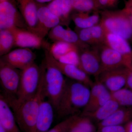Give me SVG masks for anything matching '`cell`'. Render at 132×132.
I'll return each instance as SVG.
<instances>
[{"label": "cell", "instance_id": "obj_28", "mask_svg": "<svg viewBox=\"0 0 132 132\" xmlns=\"http://www.w3.org/2000/svg\"><path fill=\"white\" fill-rule=\"evenodd\" d=\"M111 94L112 98L117 102L120 106H132V90L127 88H123L111 93Z\"/></svg>", "mask_w": 132, "mask_h": 132}, {"label": "cell", "instance_id": "obj_3", "mask_svg": "<svg viewBox=\"0 0 132 132\" xmlns=\"http://www.w3.org/2000/svg\"><path fill=\"white\" fill-rule=\"evenodd\" d=\"M43 62L45 68L46 98L56 110L65 87L67 81L64 75L53 62L51 54L48 49L45 51V59Z\"/></svg>", "mask_w": 132, "mask_h": 132}, {"label": "cell", "instance_id": "obj_19", "mask_svg": "<svg viewBox=\"0 0 132 132\" xmlns=\"http://www.w3.org/2000/svg\"><path fill=\"white\" fill-rule=\"evenodd\" d=\"M0 125L8 132H20L14 113L2 94L0 95Z\"/></svg>", "mask_w": 132, "mask_h": 132}, {"label": "cell", "instance_id": "obj_25", "mask_svg": "<svg viewBox=\"0 0 132 132\" xmlns=\"http://www.w3.org/2000/svg\"><path fill=\"white\" fill-rule=\"evenodd\" d=\"M47 49L52 56L57 60L71 51L79 50L75 45L61 41L53 42Z\"/></svg>", "mask_w": 132, "mask_h": 132}, {"label": "cell", "instance_id": "obj_13", "mask_svg": "<svg viewBox=\"0 0 132 132\" xmlns=\"http://www.w3.org/2000/svg\"><path fill=\"white\" fill-rule=\"evenodd\" d=\"M43 4L38 3V25L36 34L44 39L52 29L61 24L60 19L50 11L47 5Z\"/></svg>", "mask_w": 132, "mask_h": 132}, {"label": "cell", "instance_id": "obj_17", "mask_svg": "<svg viewBox=\"0 0 132 132\" xmlns=\"http://www.w3.org/2000/svg\"><path fill=\"white\" fill-rule=\"evenodd\" d=\"M99 49L101 62V73L125 67L122 56L115 50L105 45L100 46Z\"/></svg>", "mask_w": 132, "mask_h": 132}, {"label": "cell", "instance_id": "obj_29", "mask_svg": "<svg viewBox=\"0 0 132 132\" xmlns=\"http://www.w3.org/2000/svg\"><path fill=\"white\" fill-rule=\"evenodd\" d=\"M111 93L107 89L92 104L87 105L83 109L82 114L92 112L100 108L112 98Z\"/></svg>", "mask_w": 132, "mask_h": 132}, {"label": "cell", "instance_id": "obj_26", "mask_svg": "<svg viewBox=\"0 0 132 132\" xmlns=\"http://www.w3.org/2000/svg\"><path fill=\"white\" fill-rule=\"evenodd\" d=\"M15 47L13 34L11 29L0 30V56H3Z\"/></svg>", "mask_w": 132, "mask_h": 132}, {"label": "cell", "instance_id": "obj_33", "mask_svg": "<svg viewBox=\"0 0 132 132\" xmlns=\"http://www.w3.org/2000/svg\"><path fill=\"white\" fill-rule=\"evenodd\" d=\"M96 132H125V130L122 125L108 126L98 127Z\"/></svg>", "mask_w": 132, "mask_h": 132}, {"label": "cell", "instance_id": "obj_21", "mask_svg": "<svg viewBox=\"0 0 132 132\" xmlns=\"http://www.w3.org/2000/svg\"><path fill=\"white\" fill-rule=\"evenodd\" d=\"M132 118V109L120 106L110 116L98 123V127L108 126H119L126 123Z\"/></svg>", "mask_w": 132, "mask_h": 132}, {"label": "cell", "instance_id": "obj_23", "mask_svg": "<svg viewBox=\"0 0 132 132\" xmlns=\"http://www.w3.org/2000/svg\"><path fill=\"white\" fill-rule=\"evenodd\" d=\"M120 107L118 102L112 98L97 110L82 115L87 116L92 120H93L99 123L108 118Z\"/></svg>", "mask_w": 132, "mask_h": 132}, {"label": "cell", "instance_id": "obj_5", "mask_svg": "<svg viewBox=\"0 0 132 132\" xmlns=\"http://www.w3.org/2000/svg\"><path fill=\"white\" fill-rule=\"evenodd\" d=\"M42 68L35 63L21 70L20 80L16 98L6 100L10 106L20 104L34 95L39 88Z\"/></svg>", "mask_w": 132, "mask_h": 132}, {"label": "cell", "instance_id": "obj_1", "mask_svg": "<svg viewBox=\"0 0 132 132\" xmlns=\"http://www.w3.org/2000/svg\"><path fill=\"white\" fill-rule=\"evenodd\" d=\"M41 78L35 94L20 104L10 106L19 128L23 132H31L35 124L42 101L46 98L45 92V68L42 65Z\"/></svg>", "mask_w": 132, "mask_h": 132}, {"label": "cell", "instance_id": "obj_6", "mask_svg": "<svg viewBox=\"0 0 132 132\" xmlns=\"http://www.w3.org/2000/svg\"><path fill=\"white\" fill-rule=\"evenodd\" d=\"M21 70L15 68L0 59V83L6 98H16L19 90Z\"/></svg>", "mask_w": 132, "mask_h": 132}, {"label": "cell", "instance_id": "obj_32", "mask_svg": "<svg viewBox=\"0 0 132 132\" xmlns=\"http://www.w3.org/2000/svg\"><path fill=\"white\" fill-rule=\"evenodd\" d=\"M76 115L70 116L69 118L60 122L52 129H50L47 132H67Z\"/></svg>", "mask_w": 132, "mask_h": 132}, {"label": "cell", "instance_id": "obj_8", "mask_svg": "<svg viewBox=\"0 0 132 132\" xmlns=\"http://www.w3.org/2000/svg\"><path fill=\"white\" fill-rule=\"evenodd\" d=\"M80 68L88 75L97 78L101 73L99 46H92L80 50Z\"/></svg>", "mask_w": 132, "mask_h": 132}, {"label": "cell", "instance_id": "obj_10", "mask_svg": "<svg viewBox=\"0 0 132 132\" xmlns=\"http://www.w3.org/2000/svg\"><path fill=\"white\" fill-rule=\"evenodd\" d=\"M128 68L123 67L102 72L96 79L100 81L111 93L116 92L126 86Z\"/></svg>", "mask_w": 132, "mask_h": 132}, {"label": "cell", "instance_id": "obj_40", "mask_svg": "<svg viewBox=\"0 0 132 132\" xmlns=\"http://www.w3.org/2000/svg\"><path fill=\"white\" fill-rule=\"evenodd\" d=\"M0 132H8L6 131L2 126L0 125Z\"/></svg>", "mask_w": 132, "mask_h": 132}, {"label": "cell", "instance_id": "obj_37", "mask_svg": "<svg viewBox=\"0 0 132 132\" xmlns=\"http://www.w3.org/2000/svg\"><path fill=\"white\" fill-rule=\"evenodd\" d=\"M132 7V0H128L125 4V8L129 9Z\"/></svg>", "mask_w": 132, "mask_h": 132}, {"label": "cell", "instance_id": "obj_31", "mask_svg": "<svg viewBox=\"0 0 132 132\" xmlns=\"http://www.w3.org/2000/svg\"><path fill=\"white\" fill-rule=\"evenodd\" d=\"M57 60L66 64H73L80 68L79 50L71 51Z\"/></svg>", "mask_w": 132, "mask_h": 132}, {"label": "cell", "instance_id": "obj_36", "mask_svg": "<svg viewBox=\"0 0 132 132\" xmlns=\"http://www.w3.org/2000/svg\"><path fill=\"white\" fill-rule=\"evenodd\" d=\"M125 132H132V121H130L124 126Z\"/></svg>", "mask_w": 132, "mask_h": 132}, {"label": "cell", "instance_id": "obj_15", "mask_svg": "<svg viewBox=\"0 0 132 132\" xmlns=\"http://www.w3.org/2000/svg\"><path fill=\"white\" fill-rule=\"evenodd\" d=\"M48 36L53 42L61 41L71 43L77 46L79 50L90 47L80 40L75 31L71 30L68 27L65 28L61 25H58L52 29Z\"/></svg>", "mask_w": 132, "mask_h": 132}, {"label": "cell", "instance_id": "obj_9", "mask_svg": "<svg viewBox=\"0 0 132 132\" xmlns=\"http://www.w3.org/2000/svg\"><path fill=\"white\" fill-rule=\"evenodd\" d=\"M36 55L31 49L19 48L1 57V59L15 68L23 70L35 63Z\"/></svg>", "mask_w": 132, "mask_h": 132}, {"label": "cell", "instance_id": "obj_27", "mask_svg": "<svg viewBox=\"0 0 132 132\" xmlns=\"http://www.w3.org/2000/svg\"><path fill=\"white\" fill-rule=\"evenodd\" d=\"M73 10L77 12L91 13L100 11L98 0H71Z\"/></svg>", "mask_w": 132, "mask_h": 132}, {"label": "cell", "instance_id": "obj_41", "mask_svg": "<svg viewBox=\"0 0 132 132\" xmlns=\"http://www.w3.org/2000/svg\"><path fill=\"white\" fill-rule=\"evenodd\" d=\"M7 1V0H0V2H3L6 1Z\"/></svg>", "mask_w": 132, "mask_h": 132}, {"label": "cell", "instance_id": "obj_2", "mask_svg": "<svg viewBox=\"0 0 132 132\" xmlns=\"http://www.w3.org/2000/svg\"><path fill=\"white\" fill-rule=\"evenodd\" d=\"M89 88L87 85L76 81H67L55 110L59 117L76 115L80 109L85 108L89 101Z\"/></svg>", "mask_w": 132, "mask_h": 132}, {"label": "cell", "instance_id": "obj_38", "mask_svg": "<svg viewBox=\"0 0 132 132\" xmlns=\"http://www.w3.org/2000/svg\"><path fill=\"white\" fill-rule=\"evenodd\" d=\"M37 3L39 4H44L46 3L50 2L52 0H35Z\"/></svg>", "mask_w": 132, "mask_h": 132}, {"label": "cell", "instance_id": "obj_18", "mask_svg": "<svg viewBox=\"0 0 132 132\" xmlns=\"http://www.w3.org/2000/svg\"><path fill=\"white\" fill-rule=\"evenodd\" d=\"M53 62L64 75L72 80L83 83L91 87L93 84L90 76L78 66L63 63L56 60L51 54Z\"/></svg>", "mask_w": 132, "mask_h": 132}, {"label": "cell", "instance_id": "obj_12", "mask_svg": "<svg viewBox=\"0 0 132 132\" xmlns=\"http://www.w3.org/2000/svg\"><path fill=\"white\" fill-rule=\"evenodd\" d=\"M11 29L14 35L15 47L39 49L45 44L43 38L27 29L14 28Z\"/></svg>", "mask_w": 132, "mask_h": 132}, {"label": "cell", "instance_id": "obj_4", "mask_svg": "<svg viewBox=\"0 0 132 132\" xmlns=\"http://www.w3.org/2000/svg\"><path fill=\"white\" fill-rule=\"evenodd\" d=\"M100 23L107 32L118 35L128 40L132 39V27L127 9L100 11Z\"/></svg>", "mask_w": 132, "mask_h": 132}, {"label": "cell", "instance_id": "obj_7", "mask_svg": "<svg viewBox=\"0 0 132 132\" xmlns=\"http://www.w3.org/2000/svg\"><path fill=\"white\" fill-rule=\"evenodd\" d=\"M14 28L28 29L16 5L11 0L0 2V30Z\"/></svg>", "mask_w": 132, "mask_h": 132}, {"label": "cell", "instance_id": "obj_35", "mask_svg": "<svg viewBox=\"0 0 132 132\" xmlns=\"http://www.w3.org/2000/svg\"><path fill=\"white\" fill-rule=\"evenodd\" d=\"M126 86L132 90V69L128 68Z\"/></svg>", "mask_w": 132, "mask_h": 132}, {"label": "cell", "instance_id": "obj_16", "mask_svg": "<svg viewBox=\"0 0 132 132\" xmlns=\"http://www.w3.org/2000/svg\"><path fill=\"white\" fill-rule=\"evenodd\" d=\"M54 108L45 99L41 104L35 124L31 132H47L53 121Z\"/></svg>", "mask_w": 132, "mask_h": 132}, {"label": "cell", "instance_id": "obj_11", "mask_svg": "<svg viewBox=\"0 0 132 132\" xmlns=\"http://www.w3.org/2000/svg\"><path fill=\"white\" fill-rule=\"evenodd\" d=\"M104 45L119 53L123 58L125 67L132 69V49L128 40L118 35L106 32Z\"/></svg>", "mask_w": 132, "mask_h": 132}, {"label": "cell", "instance_id": "obj_39", "mask_svg": "<svg viewBox=\"0 0 132 132\" xmlns=\"http://www.w3.org/2000/svg\"><path fill=\"white\" fill-rule=\"evenodd\" d=\"M127 9L129 14V19H130V22L132 27V10L130 9Z\"/></svg>", "mask_w": 132, "mask_h": 132}, {"label": "cell", "instance_id": "obj_34", "mask_svg": "<svg viewBox=\"0 0 132 132\" xmlns=\"http://www.w3.org/2000/svg\"><path fill=\"white\" fill-rule=\"evenodd\" d=\"M101 9L113 7L118 4L119 0H98Z\"/></svg>", "mask_w": 132, "mask_h": 132}, {"label": "cell", "instance_id": "obj_22", "mask_svg": "<svg viewBox=\"0 0 132 132\" xmlns=\"http://www.w3.org/2000/svg\"><path fill=\"white\" fill-rule=\"evenodd\" d=\"M90 13L77 12L71 15V19L75 24L76 28H90L99 24L101 21L100 11Z\"/></svg>", "mask_w": 132, "mask_h": 132}, {"label": "cell", "instance_id": "obj_20", "mask_svg": "<svg viewBox=\"0 0 132 132\" xmlns=\"http://www.w3.org/2000/svg\"><path fill=\"white\" fill-rule=\"evenodd\" d=\"M51 12L60 19L61 25L68 26L73 10L71 0H52L47 5Z\"/></svg>", "mask_w": 132, "mask_h": 132}, {"label": "cell", "instance_id": "obj_14", "mask_svg": "<svg viewBox=\"0 0 132 132\" xmlns=\"http://www.w3.org/2000/svg\"><path fill=\"white\" fill-rule=\"evenodd\" d=\"M16 2L28 29L36 34L38 25V3L35 0H16Z\"/></svg>", "mask_w": 132, "mask_h": 132}, {"label": "cell", "instance_id": "obj_42", "mask_svg": "<svg viewBox=\"0 0 132 132\" xmlns=\"http://www.w3.org/2000/svg\"><path fill=\"white\" fill-rule=\"evenodd\" d=\"M129 9H131V10H132V7H131V8H129Z\"/></svg>", "mask_w": 132, "mask_h": 132}, {"label": "cell", "instance_id": "obj_24", "mask_svg": "<svg viewBox=\"0 0 132 132\" xmlns=\"http://www.w3.org/2000/svg\"><path fill=\"white\" fill-rule=\"evenodd\" d=\"M92 120L87 116L76 115L67 132H96Z\"/></svg>", "mask_w": 132, "mask_h": 132}, {"label": "cell", "instance_id": "obj_30", "mask_svg": "<svg viewBox=\"0 0 132 132\" xmlns=\"http://www.w3.org/2000/svg\"><path fill=\"white\" fill-rule=\"evenodd\" d=\"M90 28L95 46H100L104 45L106 32L101 23Z\"/></svg>", "mask_w": 132, "mask_h": 132}]
</instances>
